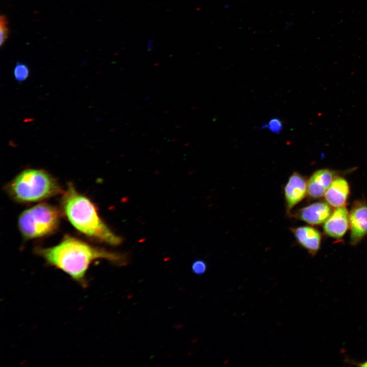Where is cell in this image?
Returning a JSON list of instances; mask_svg holds the SVG:
<instances>
[{"label": "cell", "mask_w": 367, "mask_h": 367, "mask_svg": "<svg viewBox=\"0 0 367 367\" xmlns=\"http://www.w3.org/2000/svg\"><path fill=\"white\" fill-rule=\"evenodd\" d=\"M13 74L17 82H24L30 75L29 67L25 63L18 62L14 67Z\"/></svg>", "instance_id": "7c38bea8"}, {"label": "cell", "mask_w": 367, "mask_h": 367, "mask_svg": "<svg viewBox=\"0 0 367 367\" xmlns=\"http://www.w3.org/2000/svg\"><path fill=\"white\" fill-rule=\"evenodd\" d=\"M290 230L298 243L310 254L314 255L318 252L321 245V235L317 229L309 226H303L291 228Z\"/></svg>", "instance_id": "9c48e42d"}, {"label": "cell", "mask_w": 367, "mask_h": 367, "mask_svg": "<svg viewBox=\"0 0 367 367\" xmlns=\"http://www.w3.org/2000/svg\"><path fill=\"white\" fill-rule=\"evenodd\" d=\"M360 366L367 367V361L358 365Z\"/></svg>", "instance_id": "2e32d148"}, {"label": "cell", "mask_w": 367, "mask_h": 367, "mask_svg": "<svg viewBox=\"0 0 367 367\" xmlns=\"http://www.w3.org/2000/svg\"><path fill=\"white\" fill-rule=\"evenodd\" d=\"M8 21L5 15H1L0 17V45L2 46L8 39L9 29Z\"/></svg>", "instance_id": "4fadbf2b"}, {"label": "cell", "mask_w": 367, "mask_h": 367, "mask_svg": "<svg viewBox=\"0 0 367 367\" xmlns=\"http://www.w3.org/2000/svg\"><path fill=\"white\" fill-rule=\"evenodd\" d=\"M261 128H268L272 132L279 134L283 128V123L279 118H273L270 119L267 124L263 125Z\"/></svg>", "instance_id": "5bb4252c"}, {"label": "cell", "mask_w": 367, "mask_h": 367, "mask_svg": "<svg viewBox=\"0 0 367 367\" xmlns=\"http://www.w3.org/2000/svg\"><path fill=\"white\" fill-rule=\"evenodd\" d=\"M349 194V186L346 179L337 177L333 180L325 193L327 203L335 207L344 206Z\"/></svg>", "instance_id": "8fae6325"}, {"label": "cell", "mask_w": 367, "mask_h": 367, "mask_svg": "<svg viewBox=\"0 0 367 367\" xmlns=\"http://www.w3.org/2000/svg\"><path fill=\"white\" fill-rule=\"evenodd\" d=\"M350 239L352 245L358 243L367 234V204L358 201L352 207L349 214Z\"/></svg>", "instance_id": "8992f818"}, {"label": "cell", "mask_w": 367, "mask_h": 367, "mask_svg": "<svg viewBox=\"0 0 367 367\" xmlns=\"http://www.w3.org/2000/svg\"><path fill=\"white\" fill-rule=\"evenodd\" d=\"M207 268V264L204 260L197 259L192 264V271L196 275H201L205 272Z\"/></svg>", "instance_id": "9a60e30c"}, {"label": "cell", "mask_w": 367, "mask_h": 367, "mask_svg": "<svg viewBox=\"0 0 367 367\" xmlns=\"http://www.w3.org/2000/svg\"><path fill=\"white\" fill-rule=\"evenodd\" d=\"M333 171L323 169L314 172L307 181V194L312 198H318L324 195L325 192L333 180Z\"/></svg>", "instance_id": "30bf717a"}, {"label": "cell", "mask_w": 367, "mask_h": 367, "mask_svg": "<svg viewBox=\"0 0 367 367\" xmlns=\"http://www.w3.org/2000/svg\"><path fill=\"white\" fill-rule=\"evenodd\" d=\"M349 224V215L345 206L337 207L331 213L324 225L325 233L335 239L342 238L346 232Z\"/></svg>", "instance_id": "ba28073f"}, {"label": "cell", "mask_w": 367, "mask_h": 367, "mask_svg": "<svg viewBox=\"0 0 367 367\" xmlns=\"http://www.w3.org/2000/svg\"><path fill=\"white\" fill-rule=\"evenodd\" d=\"M307 193V181L305 177L294 172L284 188L286 212L289 216L293 208L301 201Z\"/></svg>", "instance_id": "5b68a950"}, {"label": "cell", "mask_w": 367, "mask_h": 367, "mask_svg": "<svg viewBox=\"0 0 367 367\" xmlns=\"http://www.w3.org/2000/svg\"><path fill=\"white\" fill-rule=\"evenodd\" d=\"M35 253L48 265L62 271L83 287L88 285L87 273L94 261L104 259L117 265L126 264L123 255L94 246L70 235L65 236L54 246L37 247Z\"/></svg>", "instance_id": "6da1fadb"}, {"label": "cell", "mask_w": 367, "mask_h": 367, "mask_svg": "<svg viewBox=\"0 0 367 367\" xmlns=\"http://www.w3.org/2000/svg\"><path fill=\"white\" fill-rule=\"evenodd\" d=\"M60 220V213L57 207L47 203H40L20 214L18 226L24 239H33L54 232Z\"/></svg>", "instance_id": "277c9868"}, {"label": "cell", "mask_w": 367, "mask_h": 367, "mask_svg": "<svg viewBox=\"0 0 367 367\" xmlns=\"http://www.w3.org/2000/svg\"><path fill=\"white\" fill-rule=\"evenodd\" d=\"M7 188L13 199L23 203L41 201L62 192L56 179L46 171L36 169L21 171L9 182Z\"/></svg>", "instance_id": "3957f363"}, {"label": "cell", "mask_w": 367, "mask_h": 367, "mask_svg": "<svg viewBox=\"0 0 367 367\" xmlns=\"http://www.w3.org/2000/svg\"><path fill=\"white\" fill-rule=\"evenodd\" d=\"M331 214V208L325 202H317L291 214L298 219L311 225H319L326 222Z\"/></svg>", "instance_id": "52a82bcc"}, {"label": "cell", "mask_w": 367, "mask_h": 367, "mask_svg": "<svg viewBox=\"0 0 367 367\" xmlns=\"http://www.w3.org/2000/svg\"><path fill=\"white\" fill-rule=\"evenodd\" d=\"M62 212L78 231L101 242L116 245L121 239L115 234L100 218L97 208L87 197L69 183L61 199Z\"/></svg>", "instance_id": "7a4b0ae2"}]
</instances>
